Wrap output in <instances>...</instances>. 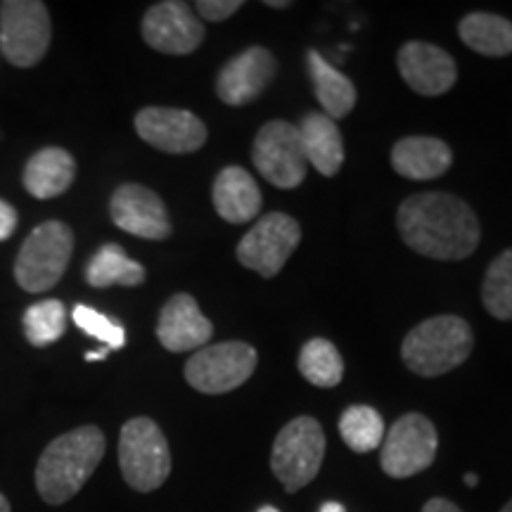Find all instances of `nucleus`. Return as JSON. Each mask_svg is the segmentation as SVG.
Returning <instances> with one entry per match:
<instances>
[{"label":"nucleus","instance_id":"obj_35","mask_svg":"<svg viewBox=\"0 0 512 512\" xmlns=\"http://www.w3.org/2000/svg\"><path fill=\"white\" fill-rule=\"evenodd\" d=\"M268 8H290V3L287 0H266Z\"/></svg>","mask_w":512,"mask_h":512},{"label":"nucleus","instance_id":"obj_30","mask_svg":"<svg viewBox=\"0 0 512 512\" xmlns=\"http://www.w3.org/2000/svg\"><path fill=\"white\" fill-rule=\"evenodd\" d=\"M242 8V0H200L195 5L197 15L209 19V22H223L233 17Z\"/></svg>","mask_w":512,"mask_h":512},{"label":"nucleus","instance_id":"obj_25","mask_svg":"<svg viewBox=\"0 0 512 512\" xmlns=\"http://www.w3.org/2000/svg\"><path fill=\"white\" fill-rule=\"evenodd\" d=\"M299 373L313 387L330 389L342 382L344 361L335 344L323 337H316L309 339L302 347V354H299Z\"/></svg>","mask_w":512,"mask_h":512},{"label":"nucleus","instance_id":"obj_32","mask_svg":"<svg viewBox=\"0 0 512 512\" xmlns=\"http://www.w3.org/2000/svg\"><path fill=\"white\" fill-rule=\"evenodd\" d=\"M422 512H460V508L451 501H446V498H432V501H427Z\"/></svg>","mask_w":512,"mask_h":512},{"label":"nucleus","instance_id":"obj_22","mask_svg":"<svg viewBox=\"0 0 512 512\" xmlns=\"http://www.w3.org/2000/svg\"><path fill=\"white\" fill-rule=\"evenodd\" d=\"M309 74L316 98L325 110V117L335 121L351 114L356 105L354 83H351L342 72H337L318 50H309Z\"/></svg>","mask_w":512,"mask_h":512},{"label":"nucleus","instance_id":"obj_1","mask_svg":"<svg viewBox=\"0 0 512 512\" xmlns=\"http://www.w3.org/2000/svg\"><path fill=\"white\" fill-rule=\"evenodd\" d=\"M396 226L408 247L441 261L465 259L482 238L470 204L448 192H422L403 200L396 211Z\"/></svg>","mask_w":512,"mask_h":512},{"label":"nucleus","instance_id":"obj_5","mask_svg":"<svg viewBox=\"0 0 512 512\" xmlns=\"http://www.w3.org/2000/svg\"><path fill=\"white\" fill-rule=\"evenodd\" d=\"M121 475L140 494L157 491L171 475V451L164 432L150 418H133L121 427Z\"/></svg>","mask_w":512,"mask_h":512},{"label":"nucleus","instance_id":"obj_8","mask_svg":"<svg viewBox=\"0 0 512 512\" xmlns=\"http://www.w3.org/2000/svg\"><path fill=\"white\" fill-rule=\"evenodd\" d=\"M256 370V349L245 342L202 347L185 363V380L202 394H226L245 384Z\"/></svg>","mask_w":512,"mask_h":512},{"label":"nucleus","instance_id":"obj_4","mask_svg":"<svg viewBox=\"0 0 512 512\" xmlns=\"http://www.w3.org/2000/svg\"><path fill=\"white\" fill-rule=\"evenodd\" d=\"M74 252L67 223L46 221L29 233L15 261V280L27 292H48L60 283Z\"/></svg>","mask_w":512,"mask_h":512},{"label":"nucleus","instance_id":"obj_10","mask_svg":"<svg viewBox=\"0 0 512 512\" xmlns=\"http://www.w3.org/2000/svg\"><path fill=\"white\" fill-rule=\"evenodd\" d=\"M299 240H302L299 223L292 216L273 211L254 223L252 230L240 240L235 254L249 271H256L264 278H275L299 247Z\"/></svg>","mask_w":512,"mask_h":512},{"label":"nucleus","instance_id":"obj_34","mask_svg":"<svg viewBox=\"0 0 512 512\" xmlns=\"http://www.w3.org/2000/svg\"><path fill=\"white\" fill-rule=\"evenodd\" d=\"M320 512H347L344 510V505L342 503H337V501H328L323 505V508H320Z\"/></svg>","mask_w":512,"mask_h":512},{"label":"nucleus","instance_id":"obj_24","mask_svg":"<svg viewBox=\"0 0 512 512\" xmlns=\"http://www.w3.org/2000/svg\"><path fill=\"white\" fill-rule=\"evenodd\" d=\"M86 280L91 287H138L145 283V268L133 261L124 249L114 242L102 245L86 266Z\"/></svg>","mask_w":512,"mask_h":512},{"label":"nucleus","instance_id":"obj_7","mask_svg":"<svg viewBox=\"0 0 512 512\" xmlns=\"http://www.w3.org/2000/svg\"><path fill=\"white\" fill-rule=\"evenodd\" d=\"M325 458V434L318 420L302 415L280 430L275 437L271 467L290 494L316 479Z\"/></svg>","mask_w":512,"mask_h":512},{"label":"nucleus","instance_id":"obj_6","mask_svg":"<svg viewBox=\"0 0 512 512\" xmlns=\"http://www.w3.org/2000/svg\"><path fill=\"white\" fill-rule=\"evenodd\" d=\"M50 38L53 24L41 0L0 3V53L12 67H36L48 53Z\"/></svg>","mask_w":512,"mask_h":512},{"label":"nucleus","instance_id":"obj_36","mask_svg":"<svg viewBox=\"0 0 512 512\" xmlns=\"http://www.w3.org/2000/svg\"><path fill=\"white\" fill-rule=\"evenodd\" d=\"M0 512H12V510H10V503H8V498H5L3 494H0Z\"/></svg>","mask_w":512,"mask_h":512},{"label":"nucleus","instance_id":"obj_29","mask_svg":"<svg viewBox=\"0 0 512 512\" xmlns=\"http://www.w3.org/2000/svg\"><path fill=\"white\" fill-rule=\"evenodd\" d=\"M72 318L74 323L86 332V335L100 339V342L105 344V349L114 351L126 344V330L121 328L117 320H112L110 316H105V313L91 309V306L76 304L72 311Z\"/></svg>","mask_w":512,"mask_h":512},{"label":"nucleus","instance_id":"obj_21","mask_svg":"<svg viewBox=\"0 0 512 512\" xmlns=\"http://www.w3.org/2000/svg\"><path fill=\"white\" fill-rule=\"evenodd\" d=\"M297 128L306 162H311L320 176H335L344 162V140L335 121L320 112H311Z\"/></svg>","mask_w":512,"mask_h":512},{"label":"nucleus","instance_id":"obj_26","mask_svg":"<svg viewBox=\"0 0 512 512\" xmlns=\"http://www.w3.org/2000/svg\"><path fill=\"white\" fill-rule=\"evenodd\" d=\"M339 434L344 444L356 453H368L382 446L384 420L370 406H351L339 418Z\"/></svg>","mask_w":512,"mask_h":512},{"label":"nucleus","instance_id":"obj_20","mask_svg":"<svg viewBox=\"0 0 512 512\" xmlns=\"http://www.w3.org/2000/svg\"><path fill=\"white\" fill-rule=\"evenodd\" d=\"M76 176V162L62 147H43L24 166V188L36 200H53L69 190Z\"/></svg>","mask_w":512,"mask_h":512},{"label":"nucleus","instance_id":"obj_39","mask_svg":"<svg viewBox=\"0 0 512 512\" xmlns=\"http://www.w3.org/2000/svg\"><path fill=\"white\" fill-rule=\"evenodd\" d=\"M501 512H512V501H510V503H508V505H505V508H503V510H501Z\"/></svg>","mask_w":512,"mask_h":512},{"label":"nucleus","instance_id":"obj_14","mask_svg":"<svg viewBox=\"0 0 512 512\" xmlns=\"http://www.w3.org/2000/svg\"><path fill=\"white\" fill-rule=\"evenodd\" d=\"M114 226L143 240H164L171 235L169 211L157 192L138 183L119 185L110 200Z\"/></svg>","mask_w":512,"mask_h":512},{"label":"nucleus","instance_id":"obj_19","mask_svg":"<svg viewBox=\"0 0 512 512\" xmlns=\"http://www.w3.org/2000/svg\"><path fill=\"white\" fill-rule=\"evenodd\" d=\"M214 207L228 223H247L259 216L261 190L242 166H226L214 181Z\"/></svg>","mask_w":512,"mask_h":512},{"label":"nucleus","instance_id":"obj_18","mask_svg":"<svg viewBox=\"0 0 512 512\" xmlns=\"http://www.w3.org/2000/svg\"><path fill=\"white\" fill-rule=\"evenodd\" d=\"M453 164V152L444 140L430 136L403 138L392 150L394 171L408 181H432Z\"/></svg>","mask_w":512,"mask_h":512},{"label":"nucleus","instance_id":"obj_23","mask_svg":"<svg viewBox=\"0 0 512 512\" xmlns=\"http://www.w3.org/2000/svg\"><path fill=\"white\" fill-rule=\"evenodd\" d=\"M458 34L470 50L486 57L512 53V22L491 12H472L460 22Z\"/></svg>","mask_w":512,"mask_h":512},{"label":"nucleus","instance_id":"obj_9","mask_svg":"<svg viewBox=\"0 0 512 512\" xmlns=\"http://www.w3.org/2000/svg\"><path fill=\"white\" fill-rule=\"evenodd\" d=\"M252 162L261 176L275 188H299L306 178V155L299 128L287 121H268L256 133Z\"/></svg>","mask_w":512,"mask_h":512},{"label":"nucleus","instance_id":"obj_13","mask_svg":"<svg viewBox=\"0 0 512 512\" xmlns=\"http://www.w3.org/2000/svg\"><path fill=\"white\" fill-rule=\"evenodd\" d=\"M143 38L166 55H190L202 46L204 24L190 5L178 0L152 5L143 17Z\"/></svg>","mask_w":512,"mask_h":512},{"label":"nucleus","instance_id":"obj_11","mask_svg":"<svg viewBox=\"0 0 512 512\" xmlns=\"http://www.w3.org/2000/svg\"><path fill=\"white\" fill-rule=\"evenodd\" d=\"M437 430L425 415L406 413L389 427L382 446V470L389 477L406 479L427 470L437 458Z\"/></svg>","mask_w":512,"mask_h":512},{"label":"nucleus","instance_id":"obj_17","mask_svg":"<svg viewBox=\"0 0 512 512\" xmlns=\"http://www.w3.org/2000/svg\"><path fill=\"white\" fill-rule=\"evenodd\" d=\"M211 335H214V325L200 311V306L190 294H174L159 313L157 337L162 347L171 354L200 351L202 347H207Z\"/></svg>","mask_w":512,"mask_h":512},{"label":"nucleus","instance_id":"obj_15","mask_svg":"<svg viewBox=\"0 0 512 512\" xmlns=\"http://www.w3.org/2000/svg\"><path fill=\"white\" fill-rule=\"evenodd\" d=\"M401 79L420 95H444L456 86V60L432 43L411 41L399 50L396 57Z\"/></svg>","mask_w":512,"mask_h":512},{"label":"nucleus","instance_id":"obj_12","mask_svg":"<svg viewBox=\"0 0 512 512\" xmlns=\"http://www.w3.org/2000/svg\"><path fill=\"white\" fill-rule=\"evenodd\" d=\"M136 131L147 145L169 155H190L207 143L202 119L176 107H145L136 114Z\"/></svg>","mask_w":512,"mask_h":512},{"label":"nucleus","instance_id":"obj_37","mask_svg":"<svg viewBox=\"0 0 512 512\" xmlns=\"http://www.w3.org/2000/svg\"><path fill=\"white\" fill-rule=\"evenodd\" d=\"M465 482H467V486H477V482H479V477H477V475H472V472H470V475H467V477H465Z\"/></svg>","mask_w":512,"mask_h":512},{"label":"nucleus","instance_id":"obj_16","mask_svg":"<svg viewBox=\"0 0 512 512\" xmlns=\"http://www.w3.org/2000/svg\"><path fill=\"white\" fill-rule=\"evenodd\" d=\"M275 76V57L271 50L252 46L226 62L216 79V95L226 105L240 107L259 98Z\"/></svg>","mask_w":512,"mask_h":512},{"label":"nucleus","instance_id":"obj_28","mask_svg":"<svg viewBox=\"0 0 512 512\" xmlns=\"http://www.w3.org/2000/svg\"><path fill=\"white\" fill-rule=\"evenodd\" d=\"M24 335L34 347H50L57 339H62L67 328V311L64 304L57 299H43L34 306H29L22 318Z\"/></svg>","mask_w":512,"mask_h":512},{"label":"nucleus","instance_id":"obj_3","mask_svg":"<svg viewBox=\"0 0 512 512\" xmlns=\"http://www.w3.org/2000/svg\"><path fill=\"white\" fill-rule=\"evenodd\" d=\"M472 347L475 337L463 318L434 316L408 332L401 344V358L415 375L437 377L463 366Z\"/></svg>","mask_w":512,"mask_h":512},{"label":"nucleus","instance_id":"obj_2","mask_svg":"<svg viewBox=\"0 0 512 512\" xmlns=\"http://www.w3.org/2000/svg\"><path fill=\"white\" fill-rule=\"evenodd\" d=\"M105 434L95 425L76 427L50 441L38 458L36 489L50 505H62L79 494L105 456Z\"/></svg>","mask_w":512,"mask_h":512},{"label":"nucleus","instance_id":"obj_33","mask_svg":"<svg viewBox=\"0 0 512 512\" xmlns=\"http://www.w3.org/2000/svg\"><path fill=\"white\" fill-rule=\"evenodd\" d=\"M110 354V349H100V351H91V354H86V361L93 363V361H102V358H107Z\"/></svg>","mask_w":512,"mask_h":512},{"label":"nucleus","instance_id":"obj_38","mask_svg":"<svg viewBox=\"0 0 512 512\" xmlns=\"http://www.w3.org/2000/svg\"><path fill=\"white\" fill-rule=\"evenodd\" d=\"M259 512H280V510L273 508V505H264V508H261Z\"/></svg>","mask_w":512,"mask_h":512},{"label":"nucleus","instance_id":"obj_31","mask_svg":"<svg viewBox=\"0 0 512 512\" xmlns=\"http://www.w3.org/2000/svg\"><path fill=\"white\" fill-rule=\"evenodd\" d=\"M17 223H19L17 209L12 207L10 202L0 200V242L12 238V233L17 230Z\"/></svg>","mask_w":512,"mask_h":512},{"label":"nucleus","instance_id":"obj_27","mask_svg":"<svg viewBox=\"0 0 512 512\" xmlns=\"http://www.w3.org/2000/svg\"><path fill=\"white\" fill-rule=\"evenodd\" d=\"M482 302L494 318L512 320V249L491 261L484 275Z\"/></svg>","mask_w":512,"mask_h":512}]
</instances>
